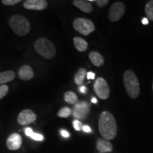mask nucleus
Masks as SVG:
<instances>
[{"instance_id":"f257e3e1","label":"nucleus","mask_w":153,"mask_h":153,"mask_svg":"<svg viewBox=\"0 0 153 153\" xmlns=\"http://www.w3.org/2000/svg\"><path fill=\"white\" fill-rule=\"evenodd\" d=\"M99 131L106 140L115 138L117 134V124L114 116L110 112L103 111L99 119Z\"/></svg>"},{"instance_id":"f03ea898","label":"nucleus","mask_w":153,"mask_h":153,"mask_svg":"<svg viewBox=\"0 0 153 153\" xmlns=\"http://www.w3.org/2000/svg\"><path fill=\"white\" fill-rule=\"evenodd\" d=\"M123 83L127 94L132 99H135L140 94V84L135 72L126 70L123 74Z\"/></svg>"},{"instance_id":"7ed1b4c3","label":"nucleus","mask_w":153,"mask_h":153,"mask_svg":"<svg viewBox=\"0 0 153 153\" xmlns=\"http://www.w3.org/2000/svg\"><path fill=\"white\" fill-rule=\"evenodd\" d=\"M35 51L47 60L53 59L56 54V48L51 41L45 38H40L34 43Z\"/></svg>"},{"instance_id":"20e7f679","label":"nucleus","mask_w":153,"mask_h":153,"mask_svg":"<svg viewBox=\"0 0 153 153\" xmlns=\"http://www.w3.org/2000/svg\"><path fill=\"white\" fill-rule=\"evenodd\" d=\"M9 26L15 33L19 36H24L29 33L30 25L26 17L16 14L9 19Z\"/></svg>"},{"instance_id":"39448f33","label":"nucleus","mask_w":153,"mask_h":153,"mask_svg":"<svg viewBox=\"0 0 153 153\" xmlns=\"http://www.w3.org/2000/svg\"><path fill=\"white\" fill-rule=\"evenodd\" d=\"M73 28L83 36H88L95 30V26L91 20L85 18H77L73 22Z\"/></svg>"},{"instance_id":"423d86ee","label":"nucleus","mask_w":153,"mask_h":153,"mask_svg":"<svg viewBox=\"0 0 153 153\" xmlns=\"http://www.w3.org/2000/svg\"><path fill=\"white\" fill-rule=\"evenodd\" d=\"M94 91L98 95V97L101 99L106 100L109 97L110 89L108 83L104 78L99 77L96 80L94 85Z\"/></svg>"},{"instance_id":"0eeeda50","label":"nucleus","mask_w":153,"mask_h":153,"mask_svg":"<svg viewBox=\"0 0 153 153\" xmlns=\"http://www.w3.org/2000/svg\"><path fill=\"white\" fill-rule=\"evenodd\" d=\"M126 7L125 4L121 1L115 2L111 7L109 13H108V19L111 22H118L122 18L125 14Z\"/></svg>"},{"instance_id":"6e6552de","label":"nucleus","mask_w":153,"mask_h":153,"mask_svg":"<svg viewBox=\"0 0 153 153\" xmlns=\"http://www.w3.org/2000/svg\"><path fill=\"white\" fill-rule=\"evenodd\" d=\"M89 110L90 108L87 102L86 101L78 102L75 104L73 108V116L78 119L84 120L89 114Z\"/></svg>"},{"instance_id":"1a4fd4ad","label":"nucleus","mask_w":153,"mask_h":153,"mask_svg":"<svg viewBox=\"0 0 153 153\" xmlns=\"http://www.w3.org/2000/svg\"><path fill=\"white\" fill-rule=\"evenodd\" d=\"M37 116L33 111L25 109L20 113L17 118L18 123L22 126H26L36 121Z\"/></svg>"},{"instance_id":"9d476101","label":"nucleus","mask_w":153,"mask_h":153,"mask_svg":"<svg viewBox=\"0 0 153 153\" xmlns=\"http://www.w3.org/2000/svg\"><path fill=\"white\" fill-rule=\"evenodd\" d=\"M23 6L28 10L41 11L47 8L48 2L45 0H26Z\"/></svg>"},{"instance_id":"9b49d317","label":"nucleus","mask_w":153,"mask_h":153,"mask_svg":"<svg viewBox=\"0 0 153 153\" xmlns=\"http://www.w3.org/2000/svg\"><path fill=\"white\" fill-rule=\"evenodd\" d=\"M22 145V137L19 133H12L7 140V148L10 150H17Z\"/></svg>"},{"instance_id":"f8f14e48","label":"nucleus","mask_w":153,"mask_h":153,"mask_svg":"<svg viewBox=\"0 0 153 153\" xmlns=\"http://www.w3.org/2000/svg\"><path fill=\"white\" fill-rule=\"evenodd\" d=\"M34 76V72L33 68L29 65L22 66L19 70V77L21 79L24 80V81H28V80L31 79Z\"/></svg>"},{"instance_id":"ddd939ff","label":"nucleus","mask_w":153,"mask_h":153,"mask_svg":"<svg viewBox=\"0 0 153 153\" xmlns=\"http://www.w3.org/2000/svg\"><path fill=\"white\" fill-rule=\"evenodd\" d=\"M96 147L99 151L104 152H111L113 150V145L108 140L104 138H99L96 143Z\"/></svg>"},{"instance_id":"4468645a","label":"nucleus","mask_w":153,"mask_h":153,"mask_svg":"<svg viewBox=\"0 0 153 153\" xmlns=\"http://www.w3.org/2000/svg\"><path fill=\"white\" fill-rule=\"evenodd\" d=\"M73 4L85 13H91L93 11L92 5L89 1L75 0V1H73Z\"/></svg>"},{"instance_id":"2eb2a0df","label":"nucleus","mask_w":153,"mask_h":153,"mask_svg":"<svg viewBox=\"0 0 153 153\" xmlns=\"http://www.w3.org/2000/svg\"><path fill=\"white\" fill-rule=\"evenodd\" d=\"M89 58L91 63L95 66L100 67L101 65H103L104 63V57H103L100 53L97 52V51H92V52L89 53Z\"/></svg>"},{"instance_id":"dca6fc26","label":"nucleus","mask_w":153,"mask_h":153,"mask_svg":"<svg viewBox=\"0 0 153 153\" xmlns=\"http://www.w3.org/2000/svg\"><path fill=\"white\" fill-rule=\"evenodd\" d=\"M73 42L75 48L79 52H85L87 50L88 43L84 38L80 37H74L73 38Z\"/></svg>"},{"instance_id":"f3484780","label":"nucleus","mask_w":153,"mask_h":153,"mask_svg":"<svg viewBox=\"0 0 153 153\" xmlns=\"http://www.w3.org/2000/svg\"><path fill=\"white\" fill-rule=\"evenodd\" d=\"M15 72L11 70L0 72V85H4L7 82H11L15 78Z\"/></svg>"},{"instance_id":"a211bd4d","label":"nucleus","mask_w":153,"mask_h":153,"mask_svg":"<svg viewBox=\"0 0 153 153\" xmlns=\"http://www.w3.org/2000/svg\"><path fill=\"white\" fill-rule=\"evenodd\" d=\"M87 76V70L85 68H80L74 76V82L77 85H81Z\"/></svg>"},{"instance_id":"6ab92c4d","label":"nucleus","mask_w":153,"mask_h":153,"mask_svg":"<svg viewBox=\"0 0 153 153\" xmlns=\"http://www.w3.org/2000/svg\"><path fill=\"white\" fill-rule=\"evenodd\" d=\"M64 99L65 102L70 104H76L78 103V97L73 91H67L64 94Z\"/></svg>"},{"instance_id":"aec40b11","label":"nucleus","mask_w":153,"mask_h":153,"mask_svg":"<svg viewBox=\"0 0 153 153\" xmlns=\"http://www.w3.org/2000/svg\"><path fill=\"white\" fill-rule=\"evenodd\" d=\"M145 11L148 17L147 19L153 22V0L149 1L146 4L145 7Z\"/></svg>"},{"instance_id":"412c9836","label":"nucleus","mask_w":153,"mask_h":153,"mask_svg":"<svg viewBox=\"0 0 153 153\" xmlns=\"http://www.w3.org/2000/svg\"><path fill=\"white\" fill-rule=\"evenodd\" d=\"M71 108H69V107H63V108H62L60 111H59L57 115H58L59 117L68 118V116H70V115L71 114Z\"/></svg>"},{"instance_id":"4be33fe9","label":"nucleus","mask_w":153,"mask_h":153,"mask_svg":"<svg viewBox=\"0 0 153 153\" xmlns=\"http://www.w3.org/2000/svg\"><path fill=\"white\" fill-rule=\"evenodd\" d=\"M9 91V87L6 85H0V99H1L7 95Z\"/></svg>"},{"instance_id":"5701e85b","label":"nucleus","mask_w":153,"mask_h":153,"mask_svg":"<svg viewBox=\"0 0 153 153\" xmlns=\"http://www.w3.org/2000/svg\"><path fill=\"white\" fill-rule=\"evenodd\" d=\"M20 0H2L1 3L6 6H13L20 2Z\"/></svg>"},{"instance_id":"b1692460","label":"nucleus","mask_w":153,"mask_h":153,"mask_svg":"<svg viewBox=\"0 0 153 153\" xmlns=\"http://www.w3.org/2000/svg\"><path fill=\"white\" fill-rule=\"evenodd\" d=\"M73 127L76 130V131H79L82 129V127H83V125L79 120H74L73 121Z\"/></svg>"},{"instance_id":"393cba45","label":"nucleus","mask_w":153,"mask_h":153,"mask_svg":"<svg viewBox=\"0 0 153 153\" xmlns=\"http://www.w3.org/2000/svg\"><path fill=\"white\" fill-rule=\"evenodd\" d=\"M96 4L99 7H104L108 4V0H98V1H95Z\"/></svg>"},{"instance_id":"a878e982","label":"nucleus","mask_w":153,"mask_h":153,"mask_svg":"<svg viewBox=\"0 0 153 153\" xmlns=\"http://www.w3.org/2000/svg\"><path fill=\"white\" fill-rule=\"evenodd\" d=\"M30 137H31L32 139L35 140H37V141H41L43 140V135H41V134L34 133V132H33V133L32 134V135L30 136Z\"/></svg>"},{"instance_id":"bb28decb","label":"nucleus","mask_w":153,"mask_h":153,"mask_svg":"<svg viewBox=\"0 0 153 153\" xmlns=\"http://www.w3.org/2000/svg\"><path fill=\"white\" fill-rule=\"evenodd\" d=\"M25 133H26V135H27L28 137H30L32 135V134L33 133V131L32 128H26V129H25Z\"/></svg>"},{"instance_id":"cd10ccee","label":"nucleus","mask_w":153,"mask_h":153,"mask_svg":"<svg viewBox=\"0 0 153 153\" xmlns=\"http://www.w3.org/2000/svg\"><path fill=\"white\" fill-rule=\"evenodd\" d=\"M87 79H94L95 78V74L92 72H89L87 73Z\"/></svg>"},{"instance_id":"c85d7f7f","label":"nucleus","mask_w":153,"mask_h":153,"mask_svg":"<svg viewBox=\"0 0 153 153\" xmlns=\"http://www.w3.org/2000/svg\"><path fill=\"white\" fill-rule=\"evenodd\" d=\"M60 133H61V135H62L64 137H70V133H69L67 131H65V130H61Z\"/></svg>"},{"instance_id":"c756f323","label":"nucleus","mask_w":153,"mask_h":153,"mask_svg":"<svg viewBox=\"0 0 153 153\" xmlns=\"http://www.w3.org/2000/svg\"><path fill=\"white\" fill-rule=\"evenodd\" d=\"M79 91L80 92H81L82 94H85V93L87 91V88H86L85 86L80 85L79 89Z\"/></svg>"},{"instance_id":"7c9ffc66","label":"nucleus","mask_w":153,"mask_h":153,"mask_svg":"<svg viewBox=\"0 0 153 153\" xmlns=\"http://www.w3.org/2000/svg\"><path fill=\"white\" fill-rule=\"evenodd\" d=\"M82 130L85 132H86V133H91V129L90 128V127H89V126H83Z\"/></svg>"},{"instance_id":"2f4dec72","label":"nucleus","mask_w":153,"mask_h":153,"mask_svg":"<svg viewBox=\"0 0 153 153\" xmlns=\"http://www.w3.org/2000/svg\"><path fill=\"white\" fill-rule=\"evenodd\" d=\"M142 24L143 25H148L149 24V20L147 18H143L142 19Z\"/></svg>"},{"instance_id":"473e14b6","label":"nucleus","mask_w":153,"mask_h":153,"mask_svg":"<svg viewBox=\"0 0 153 153\" xmlns=\"http://www.w3.org/2000/svg\"><path fill=\"white\" fill-rule=\"evenodd\" d=\"M91 102L94 103V104H97V99L95 98V97H93L92 99H91Z\"/></svg>"},{"instance_id":"72a5a7b5","label":"nucleus","mask_w":153,"mask_h":153,"mask_svg":"<svg viewBox=\"0 0 153 153\" xmlns=\"http://www.w3.org/2000/svg\"><path fill=\"white\" fill-rule=\"evenodd\" d=\"M152 90H153V84H152Z\"/></svg>"}]
</instances>
